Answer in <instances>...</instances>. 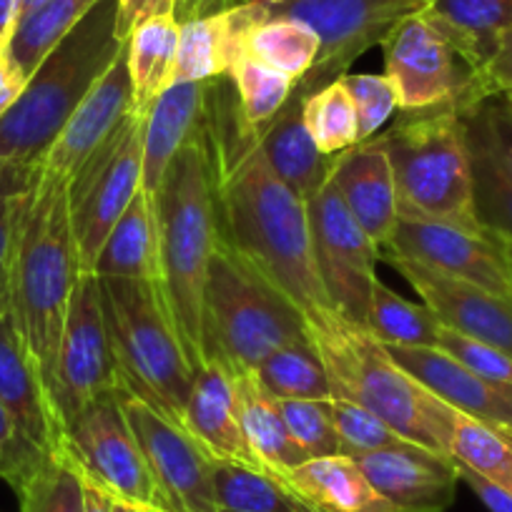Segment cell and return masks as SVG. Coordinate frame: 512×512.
Wrapping results in <instances>:
<instances>
[{"label":"cell","instance_id":"cell-4","mask_svg":"<svg viewBox=\"0 0 512 512\" xmlns=\"http://www.w3.org/2000/svg\"><path fill=\"white\" fill-rule=\"evenodd\" d=\"M126 48L118 0H101L66 33L28 78L21 98L0 116V159L41 164L78 103Z\"/></svg>","mask_w":512,"mask_h":512},{"label":"cell","instance_id":"cell-30","mask_svg":"<svg viewBox=\"0 0 512 512\" xmlns=\"http://www.w3.org/2000/svg\"><path fill=\"white\" fill-rule=\"evenodd\" d=\"M422 13L480 76L512 31V0H430Z\"/></svg>","mask_w":512,"mask_h":512},{"label":"cell","instance_id":"cell-43","mask_svg":"<svg viewBox=\"0 0 512 512\" xmlns=\"http://www.w3.org/2000/svg\"><path fill=\"white\" fill-rule=\"evenodd\" d=\"M329 412H332V425L337 430L342 455L359 457L402 442V437L382 417H377L372 410L349 400V397H329Z\"/></svg>","mask_w":512,"mask_h":512},{"label":"cell","instance_id":"cell-12","mask_svg":"<svg viewBox=\"0 0 512 512\" xmlns=\"http://www.w3.org/2000/svg\"><path fill=\"white\" fill-rule=\"evenodd\" d=\"M118 392L88 405L66 427V452L83 477L116 502L166 512L164 495L128 425Z\"/></svg>","mask_w":512,"mask_h":512},{"label":"cell","instance_id":"cell-48","mask_svg":"<svg viewBox=\"0 0 512 512\" xmlns=\"http://www.w3.org/2000/svg\"><path fill=\"white\" fill-rule=\"evenodd\" d=\"M477 116H480L482 128H485L495 154L500 156L505 169L512 174V108L497 93V96H490L482 103H477Z\"/></svg>","mask_w":512,"mask_h":512},{"label":"cell","instance_id":"cell-29","mask_svg":"<svg viewBox=\"0 0 512 512\" xmlns=\"http://www.w3.org/2000/svg\"><path fill=\"white\" fill-rule=\"evenodd\" d=\"M181 23L174 11H161L141 21L126 41L131 76V111L146 118L156 98L174 83Z\"/></svg>","mask_w":512,"mask_h":512},{"label":"cell","instance_id":"cell-19","mask_svg":"<svg viewBox=\"0 0 512 512\" xmlns=\"http://www.w3.org/2000/svg\"><path fill=\"white\" fill-rule=\"evenodd\" d=\"M0 405L33 450L41 455L66 450L63 422L11 309L0 312Z\"/></svg>","mask_w":512,"mask_h":512},{"label":"cell","instance_id":"cell-27","mask_svg":"<svg viewBox=\"0 0 512 512\" xmlns=\"http://www.w3.org/2000/svg\"><path fill=\"white\" fill-rule=\"evenodd\" d=\"M231 379L239 402L241 430L256 462L279 477L289 475L294 467L307 462L309 457L289 435L277 397L264 390L256 372H231Z\"/></svg>","mask_w":512,"mask_h":512},{"label":"cell","instance_id":"cell-18","mask_svg":"<svg viewBox=\"0 0 512 512\" xmlns=\"http://www.w3.org/2000/svg\"><path fill=\"white\" fill-rule=\"evenodd\" d=\"M354 460L397 512H445L462 482L455 457L407 440Z\"/></svg>","mask_w":512,"mask_h":512},{"label":"cell","instance_id":"cell-59","mask_svg":"<svg viewBox=\"0 0 512 512\" xmlns=\"http://www.w3.org/2000/svg\"><path fill=\"white\" fill-rule=\"evenodd\" d=\"M500 96H502V98H505V103H507V106H510V108H512V88H505V91H502V93H500Z\"/></svg>","mask_w":512,"mask_h":512},{"label":"cell","instance_id":"cell-10","mask_svg":"<svg viewBox=\"0 0 512 512\" xmlns=\"http://www.w3.org/2000/svg\"><path fill=\"white\" fill-rule=\"evenodd\" d=\"M382 51L384 76L400 96V111L472 108L490 98L480 73L452 48L425 13L405 18L384 38Z\"/></svg>","mask_w":512,"mask_h":512},{"label":"cell","instance_id":"cell-7","mask_svg":"<svg viewBox=\"0 0 512 512\" xmlns=\"http://www.w3.org/2000/svg\"><path fill=\"white\" fill-rule=\"evenodd\" d=\"M309 337L292 299L221 236L204 292V354L229 372H256L279 347Z\"/></svg>","mask_w":512,"mask_h":512},{"label":"cell","instance_id":"cell-3","mask_svg":"<svg viewBox=\"0 0 512 512\" xmlns=\"http://www.w3.org/2000/svg\"><path fill=\"white\" fill-rule=\"evenodd\" d=\"M81 274L68 181L41 166L18 234L11 272V312L48 392L73 289Z\"/></svg>","mask_w":512,"mask_h":512},{"label":"cell","instance_id":"cell-37","mask_svg":"<svg viewBox=\"0 0 512 512\" xmlns=\"http://www.w3.org/2000/svg\"><path fill=\"white\" fill-rule=\"evenodd\" d=\"M98 3L101 0H46L43 6L21 18L8 38V48L18 68L31 78L48 51L71 28H76Z\"/></svg>","mask_w":512,"mask_h":512},{"label":"cell","instance_id":"cell-47","mask_svg":"<svg viewBox=\"0 0 512 512\" xmlns=\"http://www.w3.org/2000/svg\"><path fill=\"white\" fill-rule=\"evenodd\" d=\"M43 457L48 455H41L38 450H33L18 435L6 407L0 405V480H6L13 490H18L31 477V472L41 465Z\"/></svg>","mask_w":512,"mask_h":512},{"label":"cell","instance_id":"cell-40","mask_svg":"<svg viewBox=\"0 0 512 512\" xmlns=\"http://www.w3.org/2000/svg\"><path fill=\"white\" fill-rule=\"evenodd\" d=\"M226 78L234 86L241 116H244V121L254 131L267 126L287 106V101L294 93V86H297L292 76L277 71V68L264 66L262 61H256V58L246 56V53H241L239 61L231 66Z\"/></svg>","mask_w":512,"mask_h":512},{"label":"cell","instance_id":"cell-13","mask_svg":"<svg viewBox=\"0 0 512 512\" xmlns=\"http://www.w3.org/2000/svg\"><path fill=\"white\" fill-rule=\"evenodd\" d=\"M314 264L334 312L357 327H367L369 299L377 284L382 249L344 206L332 174L307 199Z\"/></svg>","mask_w":512,"mask_h":512},{"label":"cell","instance_id":"cell-41","mask_svg":"<svg viewBox=\"0 0 512 512\" xmlns=\"http://www.w3.org/2000/svg\"><path fill=\"white\" fill-rule=\"evenodd\" d=\"M41 164L0 159V312L11 309V272L18 234Z\"/></svg>","mask_w":512,"mask_h":512},{"label":"cell","instance_id":"cell-34","mask_svg":"<svg viewBox=\"0 0 512 512\" xmlns=\"http://www.w3.org/2000/svg\"><path fill=\"white\" fill-rule=\"evenodd\" d=\"M364 329L384 347H437L442 322L427 304L410 302L377 279Z\"/></svg>","mask_w":512,"mask_h":512},{"label":"cell","instance_id":"cell-17","mask_svg":"<svg viewBox=\"0 0 512 512\" xmlns=\"http://www.w3.org/2000/svg\"><path fill=\"white\" fill-rule=\"evenodd\" d=\"M382 259L410 282L422 304H427L445 327L512 357V297L447 277L395 251H382Z\"/></svg>","mask_w":512,"mask_h":512},{"label":"cell","instance_id":"cell-58","mask_svg":"<svg viewBox=\"0 0 512 512\" xmlns=\"http://www.w3.org/2000/svg\"><path fill=\"white\" fill-rule=\"evenodd\" d=\"M116 512H161V510H149V507H136V505H126V502H116Z\"/></svg>","mask_w":512,"mask_h":512},{"label":"cell","instance_id":"cell-32","mask_svg":"<svg viewBox=\"0 0 512 512\" xmlns=\"http://www.w3.org/2000/svg\"><path fill=\"white\" fill-rule=\"evenodd\" d=\"M211 490L216 512H319L284 477L244 462L214 460Z\"/></svg>","mask_w":512,"mask_h":512},{"label":"cell","instance_id":"cell-42","mask_svg":"<svg viewBox=\"0 0 512 512\" xmlns=\"http://www.w3.org/2000/svg\"><path fill=\"white\" fill-rule=\"evenodd\" d=\"M450 457L512 495V432L497 430L460 412L450 442Z\"/></svg>","mask_w":512,"mask_h":512},{"label":"cell","instance_id":"cell-54","mask_svg":"<svg viewBox=\"0 0 512 512\" xmlns=\"http://www.w3.org/2000/svg\"><path fill=\"white\" fill-rule=\"evenodd\" d=\"M83 512H116V500L106 490L86 480V510Z\"/></svg>","mask_w":512,"mask_h":512},{"label":"cell","instance_id":"cell-28","mask_svg":"<svg viewBox=\"0 0 512 512\" xmlns=\"http://www.w3.org/2000/svg\"><path fill=\"white\" fill-rule=\"evenodd\" d=\"M284 480L319 512H397L349 455L312 457Z\"/></svg>","mask_w":512,"mask_h":512},{"label":"cell","instance_id":"cell-57","mask_svg":"<svg viewBox=\"0 0 512 512\" xmlns=\"http://www.w3.org/2000/svg\"><path fill=\"white\" fill-rule=\"evenodd\" d=\"M502 241V254H505L507 269H510V279H512V239L510 236H500Z\"/></svg>","mask_w":512,"mask_h":512},{"label":"cell","instance_id":"cell-22","mask_svg":"<svg viewBox=\"0 0 512 512\" xmlns=\"http://www.w3.org/2000/svg\"><path fill=\"white\" fill-rule=\"evenodd\" d=\"M387 352L457 412L512 432V387L480 377L440 347H387Z\"/></svg>","mask_w":512,"mask_h":512},{"label":"cell","instance_id":"cell-23","mask_svg":"<svg viewBox=\"0 0 512 512\" xmlns=\"http://www.w3.org/2000/svg\"><path fill=\"white\" fill-rule=\"evenodd\" d=\"M181 425L214 460L262 467L251 455L249 442L241 430L234 379L229 369L216 359H206L194 372L189 397L181 412Z\"/></svg>","mask_w":512,"mask_h":512},{"label":"cell","instance_id":"cell-46","mask_svg":"<svg viewBox=\"0 0 512 512\" xmlns=\"http://www.w3.org/2000/svg\"><path fill=\"white\" fill-rule=\"evenodd\" d=\"M437 347L445 349L447 354H452L457 362H462L467 369L480 374V377L490 379L495 384L512 387V357L507 352H502V349L490 347L485 342H477L472 337H465V334L455 332V329L445 327V324H442Z\"/></svg>","mask_w":512,"mask_h":512},{"label":"cell","instance_id":"cell-11","mask_svg":"<svg viewBox=\"0 0 512 512\" xmlns=\"http://www.w3.org/2000/svg\"><path fill=\"white\" fill-rule=\"evenodd\" d=\"M430 0H284L269 16L297 18L319 36V56L312 71L297 81L294 96L304 98L317 88L347 76L349 66L369 48L382 46L405 18L422 13Z\"/></svg>","mask_w":512,"mask_h":512},{"label":"cell","instance_id":"cell-45","mask_svg":"<svg viewBox=\"0 0 512 512\" xmlns=\"http://www.w3.org/2000/svg\"><path fill=\"white\" fill-rule=\"evenodd\" d=\"M342 78L357 108L359 139H372L395 116V111H400V96L384 73H347Z\"/></svg>","mask_w":512,"mask_h":512},{"label":"cell","instance_id":"cell-9","mask_svg":"<svg viewBox=\"0 0 512 512\" xmlns=\"http://www.w3.org/2000/svg\"><path fill=\"white\" fill-rule=\"evenodd\" d=\"M144 123L146 118L131 113L68 181L81 272H93L106 236L144 189Z\"/></svg>","mask_w":512,"mask_h":512},{"label":"cell","instance_id":"cell-51","mask_svg":"<svg viewBox=\"0 0 512 512\" xmlns=\"http://www.w3.org/2000/svg\"><path fill=\"white\" fill-rule=\"evenodd\" d=\"M161 11H174V0H118V36L128 41L141 21Z\"/></svg>","mask_w":512,"mask_h":512},{"label":"cell","instance_id":"cell-50","mask_svg":"<svg viewBox=\"0 0 512 512\" xmlns=\"http://www.w3.org/2000/svg\"><path fill=\"white\" fill-rule=\"evenodd\" d=\"M482 81H485L490 96H497L505 88H512V31L500 38V46H497L495 56L485 66Z\"/></svg>","mask_w":512,"mask_h":512},{"label":"cell","instance_id":"cell-36","mask_svg":"<svg viewBox=\"0 0 512 512\" xmlns=\"http://www.w3.org/2000/svg\"><path fill=\"white\" fill-rule=\"evenodd\" d=\"M319 36L314 28L297 18L269 16L259 26H254L246 36L244 53L262 61L264 66L287 73L294 81H302L319 56Z\"/></svg>","mask_w":512,"mask_h":512},{"label":"cell","instance_id":"cell-25","mask_svg":"<svg viewBox=\"0 0 512 512\" xmlns=\"http://www.w3.org/2000/svg\"><path fill=\"white\" fill-rule=\"evenodd\" d=\"M209 103V81H174L144 123V189L156 194L171 161L201 134Z\"/></svg>","mask_w":512,"mask_h":512},{"label":"cell","instance_id":"cell-14","mask_svg":"<svg viewBox=\"0 0 512 512\" xmlns=\"http://www.w3.org/2000/svg\"><path fill=\"white\" fill-rule=\"evenodd\" d=\"M118 390L121 382L103 314L101 284L96 274L83 272L73 289L51 382V397L63 430L88 405Z\"/></svg>","mask_w":512,"mask_h":512},{"label":"cell","instance_id":"cell-24","mask_svg":"<svg viewBox=\"0 0 512 512\" xmlns=\"http://www.w3.org/2000/svg\"><path fill=\"white\" fill-rule=\"evenodd\" d=\"M269 18L262 0H244L239 6L209 18L181 23L174 81H214L229 76L244 53L246 36Z\"/></svg>","mask_w":512,"mask_h":512},{"label":"cell","instance_id":"cell-60","mask_svg":"<svg viewBox=\"0 0 512 512\" xmlns=\"http://www.w3.org/2000/svg\"><path fill=\"white\" fill-rule=\"evenodd\" d=\"M262 3L267 8H272V6H279V3H284V0H262Z\"/></svg>","mask_w":512,"mask_h":512},{"label":"cell","instance_id":"cell-15","mask_svg":"<svg viewBox=\"0 0 512 512\" xmlns=\"http://www.w3.org/2000/svg\"><path fill=\"white\" fill-rule=\"evenodd\" d=\"M118 397L164 495L166 512H216L211 490L214 457L174 417L123 390Z\"/></svg>","mask_w":512,"mask_h":512},{"label":"cell","instance_id":"cell-39","mask_svg":"<svg viewBox=\"0 0 512 512\" xmlns=\"http://www.w3.org/2000/svg\"><path fill=\"white\" fill-rule=\"evenodd\" d=\"M21 512H83L86 510V477L66 450L43 457L16 490Z\"/></svg>","mask_w":512,"mask_h":512},{"label":"cell","instance_id":"cell-21","mask_svg":"<svg viewBox=\"0 0 512 512\" xmlns=\"http://www.w3.org/2000/svg\"><path fill=\"white\" fill-rule=\"evenodd\" d=\"M332 181L369 239L387 249L400 224L397 186L382 134L334 156Z\"/></svg>","mask_w":512,"mask_h":512},{"label":"cell","instance_id":"cell-56","mask_svg":"<svg viewBox=\"0 0 512 512\" xmlns=\"http://www.w3.org/2000/svg\"><path fill=\"white\" fill-rule=\"evenodd\" d=\"M43 3H46V0H21V6H18V21H21V18H26L28 13L36 11L38 6H43Z\"/></svg>","mask_w":512,"mask_h":512},{"label":"cell","instance_id":"cell-31","mask_svg":"<svg viewBox=\"0 0 512 512\" xmlns=\"http://www.w3.org/2000/svg\"><path fill=\"white\" fill-rule=\"evenodd\" d=\"M98 279H156L159 282V226L154 194L141 189L101 246L93 272Z\"/></svg>","mask_w":512,"mask_h":512},{"label":"cell","instance_id":"cell-2","mask_svg":"<svg viewBox=\"0 0 512 512\" xmlns=\"http://www.w3.org/2000/svg\"><path fill=\"white\" fill-rule=\"evenodd\" d=\"M156 201L159 226V284L191 367L206 362L204 292L221 239L216 186L204 128L176 154Z\"/></svg>","mask_w":512,"mask_h":512},{"label":"cell","instance_id":"cell-38","mask_svg":"<svg viewBox=\"0 0 512 512\" xmlns=\"http://www.w3.org/2000/svg\"><path fill=\"white\" fill-rule=\"evenodd\" d=\"M302 116L307 131L324 156H337L359 141L357 108L349 96L344 78L317 88L302 98Z\"/></svg>","mask_w":512,"mask_h":512},{"label":"cell","instance_id":"cell-26","mask_svg":"<svg viewBox=\"0 0 512 512\" xmlns=\"http://www.w3.org/2000/svg\"><path fill=\"white\" fill-rule=\"evenodd\" d=\"M256 144L274 174L302 199H309L329 179L334 156H324L307 131L302 98L294 96L264 128L254 131Z\"/></svg>","mask_w":512,"mask_h":512},{"label":"cell","instance_id":"cell-55","mask_svg":"<svg viewBox=\"0 0 512 512\" xmlns=\"http://www.w3.org/2000/svg\"><path fill=\"white\" fill-rule=\"evenodd\" d=\"M18 6H21V0H0V43H6L16 28Z\"/></svg>","mask_w":512,"mask_h":512},{"label":"cell","instance_id":"cell-35","mask_svg":"<svg viewBox=\"0 0 512 512\" xmlns=\"http://www.w3.org/2000/svg\"><path fill=\"white\" fill-rule=\"evenodd\" d=\"M256 377L277 400H329L334 395L327 367L309 337L269 354L256 367Z\"/></svg>","mask_w":512,"mask_h":512},{"label":"cell","instance_id":"cell-20","mask_svg":"<svg viewBox=\"0 0 512 512\" xmlns=\"http://www.w3.org/2000/svg\"><path fill=\"white\" fill-rule=\"evenodd\" d=\"M131 76L126 66V48L106 73L78 103L58 139L43 156L41 166L61 179L71 181L76 171L116 134L131 116Z\"/></svg>","mask_w":512,"mask_h":512},{"label":"cell","instance_id":"cell-44","mask_svg":"<svg viewBox=\"0 0 512 512\" xmlns=\"http://www.w3.org/2000/svg\"><path fill=\"white\" fill-rule=\"evenodd\" d=\"M282 410L284 422L289 427V435L294 437L304 455L327 457L342 455L337 430L332 425V412L329 400H277Z\"/></svg>","mask_w":512,"mask_h":512},{"label":"cell","instance_id":"cell-49","mask_svg":"<svg viewBox=\"0 0 512 512\" xmlns=\"http://www.w3.org/2000/svg\"><path fill=\"white\" fill-rule=\"evenodd\" d=\"M457 462V460H455ZM457 470H460V480L467 482L472 492L482 500V505L490 512H512V495H507L502 487H497L495 482L487 480L485 475L475 472L472 467L457 462Z\"/></svg>","mask_w":512,"mask_h":512},{"label":"cell","instance_id":"cell-1","mask_svg":"<svg viewBox=\"0 0 512 512\" xmlns=\"http://www.w3.org/2000/svg\"><path fill=\"white\" fill-rule=\"evenodd\" d=\"M209 81L204 141L216 186L221 236L272 279L302 312L304 322L334 312L314 264L307 199L272 171L244 121L234 86L216 93Z\"/></svg>","mask_w":512,"mask_h":512},{"label":"cell","instance_id":"cell-8","mask_svg":"<svg viewBox=\"0 0 512 512\" xmlns=\"http://www.w3.org/2000/svg\"><path fill=\"white\" fill-rule=\"evenodd\" d=\"M118 382L128 395L181 422L194 379L156 279H98Z\"/></svg>","mask_w":512,"mask_h":512},{"label":"cell","instance_id":"cell-52","mask_svg":"<svg viewBox=\"0 0 512 512\" xmlns=\"http://www.w3.org/2000/svg\"><path fill=\"white\" fill-rule=\"evenodd\" d=\"M26 83L28 76L18 68V63L13 61L8 41L0 43V116L21 98Z\"/></svg>","mask_w":512,"mask_h":512},{"label":"cell","instance_id":"cell-16","mask_svg":"<svg viewBox=\"0 0 512 512\" xmlns=\"http://www.w3.org/2000/svg\"><path fill=\"white\" fill-rule=\"evenodd\" d=\"M382 251L410 256L447 277L512 297V279L502 254V241L492 231L475 234L440 221L400 216L390 246Z\"/></svg>","mask_w":512,"mask_h":512},{"label":"cell","instance_id":"cell-33","mask_svg":"<svg viewBox=\"0 0 512 512\" xmlns=\"http://www.w3.org/2000/svg\"><path fill=\"white\" fill-rule=\"evenodd\" d=\"M465 121L472 156V179H475L477 216L487 231L512 239V174L492 149L480 116H477V106L465 113Z\"/></svg>","mask_w":512,"mask_h":512},{"label":"cell","instance_id":"cell-6","mask_svg":"<svg viewBox=\"0 0 512 512\" xmlns=\"http://www.w3.org/2000/svg\"><path fill=\"white\" fill-rule=\"evenodd\" d=\"M467 111L462 106L402 111L405 116L382 134L400 216L440 221L475 234L487 231L475 206Z\"/></svg>","mask_w":512,"mask_h":512},{"label":"cell","instance_id":"cell-53","mask_svg":"<svg viewBox=\"0 0 512 512\" xmlns=\"http://www.w3.org/2000/svg\"><path fill=\"white\" fill-rule=\"evenodd\" d=\"M244 0H174V13L179 23L196 21V18H209L216 13H224L229 8L239 6Z\"/></svg>","mask_w":512,"mask_h":512},{"label":"cell","instance_id":"cell-5","mask_svg":"<svg viewBox=\"0 0 512 512\" xmlns=\"http://www.w3.org/2000/svg\"><path fill=\"white\" fill-rule=\"evenodd\" d=\"M307 332L327 367L334 395L372 410L402 440L450 455L460 412L400 367L367 329L329 312L307 322Z\"/></svg>","mask_w":512,"mask_h":512}]
</instances>
